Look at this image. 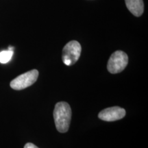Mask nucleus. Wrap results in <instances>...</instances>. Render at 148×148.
I'll list each match as a JSON object with an SVG mask.
<instances>
[{
	"label": "nucleus",
	"instance_id": "20e7f679",
	"mask_svg": "<svg viewBox=\"0 0 148 148\" xmlns=\"http://www.w3.org/2000/svg\"><path fill=\"white\" fill-rule=\"evenodd\" d=\"M38 77V71L36 69L24 73L12 79L10 82V87L14 90H20L32 86L36 82Z\"/></svg>",
	"mask_w": 148,
	"mask_h": 148
},
{
	"label": "nucleus",
	"instance_id": "7ed1b4c3",
	"mask_svg": "<svg viewBox=\"0 0 148 148\" xmlns=\"http://www.w3.org/2000/svg\"><path fill=\"white\" fill-rule=\"evenodd\" d=\"M81 50L80 44L76 40L69 42L62 49V62L67 66L73 65L79 58Z\"/></svg>",
	"mask_w": 148,
	"mask_h": 148
},
{
	"label": "nucleus",
	"instance_id": "423d86ee",
	"mask_svg": "<svg viewBox=\"0 0 148 148\" xmlns=\"http://www.w3.org/2000/svg\"><path fill=\"white\" fill-rule=\"evenodd\" d=\"M127 9L132 14L136 16L142 15L144 11L143 0H125Z\"/></svg>",
	"mask_w": 148,
	"mask_h": 148
},
{
	"label": "nucleus",
	"instance_id": "6e6552de",
	"mask_svg": "<svg viewBox=\"0 0 148 148\" xmlns=\"http://www.w3.org/2000/svg\"><path fill=\"white\" fill-rule=\"evenodd\" d=\"M24 148H38V147L32 143H27L25 144V146H24Z\"/></svg>",
	"mask_w": 148,
	"mask_h": 148
},
{
	"label": "nucleus",
	"instance_id": "1a4fd4ad",
	"mask_svg": "<svg viewBox=\"0 0 148 148\" xmlns=\"http://www.w3.org/2000/svg\"><path fill=\"white\" fill-rule=\"evenodd\" d=\"M8 49H9V50L13 51V49H14V47H11V46H10V47H8Z\"/></svg>",
	"mask_w": 148,
	"mask_h": 148
},
{
	"label": "nucleus",
	"instance_id": "0eeeda50",
	"mask_svg": "<svg viewBox=\"0 0 148 148\" xmlns=\"http://www.w3.org/2000/svg\"><path fill=\"white\" fill-rule=\"evenodd\" d=\"M13 51L3 50L0 51V62L2 64H5L11 60L13 56Z\"/></svg>",
	"mask_w": 148,
	"mask_h": 148
},
{
	"label": "nucleus",
	"instance_id": "39448f33",
	"mask_svg": "<svg viewBox=\"0 0 148 148\" xmlns=\"http://www.w3.org/2000/svg\"><path fill=\"white\" fill-rule=\"evenodd\" d=\"M125 115V109L119 106H114L100 111L98 114V117L105 121H114L123 119Z\"/></svg>",
	"mask_w": 148,
	"mask_h": 148
},
{
	"label": "nucleus",
	"instance_id": "f257e3e1",
	"mask_svg": "<svg viewBox=\"0 0 148 148\" xmlns=\"http://www.w3.org/2000/svg\"><path fill=\"white\" fill-rule=\"evenodd\" d=\"M53 114L57 130L60 133L67 132L71 119V109L69 103L65 101L57 103Z\"/></svg>",
	"mask_w": 148,
	"mask_h": 148
},
{
	"label": "nucleus",
	"instance_id": "f03ea898",
	"mask_svg": "<svg viewBox=\"0 0 148 148\" xmlns=\"http://www.w3.org/2000/svg\"><path fill=\"white\" fill-rule=\"evenodd\" d=\"M128 63L127 55L123 51H116L109 58L107 69L112 74L121 73L125 69Z\"/></svg>",
	"mask_w": 148,
	"mask_h": 148
}]
</instances>
